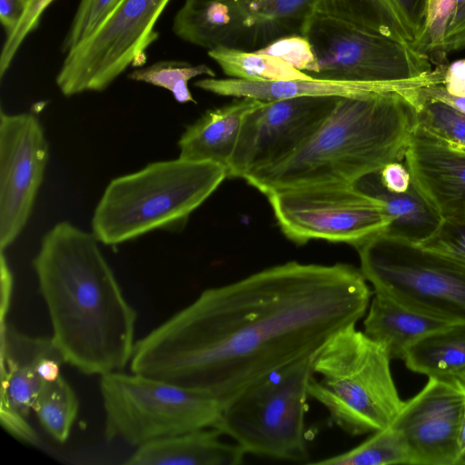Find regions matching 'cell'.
I'll return each instance as SVG.
<instances>
[{
  "label": "cell",
  "instance_id": "cell-1",
  "mask_svg": "<svg viewBox=\"0 0 465 465\" xmlns=\"http://www.w3.org/2000/svg\"><path fill=\"white\" fill-rule=\"evenodd\" d=\"M371 296L351 264L271 266L203 291L135 342L130 369L223 405L356 325Z\"/></svg>",
  "mask_w": 465,
  "mask_h": 465
},
{
  "label": "cell",
  "instance_id": "cell-2",
  "mask_svg": "<svg viewBox=\"0 0 465 465\" xmlns=\"http://www.w3.org/2000/svg\"><path fill=\"white\" fill-rule=\"evenodd\" d=\"M93 232L60 222L33 260L65 363L87 375L122 371L135 345V309L128 302Z\"/></svg>",
  "mask_w": 465,
  "mask_h": 465
},
{
  "label": "cell",
  "instance_id": "cell-3",
  "mask_svg": "<svg viewBox=\"0 0 465 465\" xmlns=\"http://www.w3.org/2000/svg\"><path fill=\"white\" fill-rule=\"evenodd\" d=\"M421 88L340 97L297 152L244 180L268 195L295 187L353 184L391 162L403 161L417 125Z\"/></svg>",
  "mask_w": 465,
  "mask_h": 465
},
{
  "label": "cell",
  "instance_id": "cell-4",
  "mask_svg": "<svg viewBox=\"0 0 465 465\" xmlns=\"http://www.w3.org/2000/svg\"><path fill=\"white\" fill-rule=\"evenodd\" d=\"M227 178L225 166L177 159L113 179L92 218L99 242L115 246L153 231L182 229Z\"/></svg>",
  "mask_w": 465,
  "mask_h": 465
},
{
  "label": "cell",
  "instance_id": "cell-5",
  "mask_svg": "<svg viewBox=\"0 0 465 465\" xmlns=\"http://www.w3.org/2000/svg\"><path fill=\"white\" fill-rule=\"evenodd\" d=\"M391 358L381 343L347 326L315 352L309 397L325 407L330 420L351 436L389 427L404 401L393 381Z\"/></svg>",
  "mask_w": 465,
  "mask_h": 465
},
{
  "label": "cell",
  "instance_id": "cell-6",
  "mask_svg": "<svg viewBox=\"0 0 465 465\" xmlns=\"http://www.w3.org/2000/svg\"><path fill=\"white\" fill-rule=\"evenodd\" d=\"M313 50L314 78L401 82L432 70L429 54L390 36L362 14L331 0H315L302 34Z\"/></svg>",
  "mask_w": 465,
  "mask_h": 465
},
{
  "label": "cell",
  "instance_id": "cell-7",
  "mask_svg": "<svg viewBox=\"0 0 465 465\" xmlns=\"http://www.w3.org/2000/svg\"><path fill=\"white\" fill-rule=\"evenodd\" d=\"M314 354L244 388L222 405L213 428L234 440L245 453L290 461L308 460L305 415Z\"/></svg>",
  "mask_w": 465,
  "mask_h": 465
},
{
  "label": "cell",
  "instance_id": "cell-8",
  "mask_svg": "<svg viewBox=\"0 0 465 465\" xmlns=\"http://www.w3.org/2000/svg\"><path fill=\"white\" fill-rule=\"evenodd\" d=\"M356 250L374 292L448 323L465 322V263L383 233Z\"/></svg>",
  "mask_w": 465,
  "mask_h": 465
},
{
  "label": "cell",
  "instance_id": "cell-9",
  "mask_svg": "<svg viewBox=\"0 0 465 465\" xmlns=\"http://www.w3.org/2000/svg\"><path fill=\"white\" fill-rule=\"evenodd\" d=\"M106 440L133 446L213 428L222 404L207 396L139 373L100 376Z\"/></svg>",
  "mask_w": 465,
  "mask_h": 465
},
{
  "label": "cell",
  "instance_id": "cell-10",
  "mask_svg": "<svg viewBox=\"0 0 465 465\" xmlns=\"http://www.w3.org/2000/svg\"><path fill=\"white\" fill-rule=\"evenodd\" d=\"M171 0H123L95 31L65 54L56 76L64 96L102 92L130 66H142L159 38L155 25Z\"/></svg>",
  "mask_w": 465,
  "mask_h": 465
},
{
  "label": "cell",
  "instance_id": "cell-11",
  "mask_svg": "<svg viewBox=\"0 0 465 465\" xmlns=\"http://www.w3.org/2000/svg\"><path fill=\"white\" fill-rule=\"evenodd\" d=\"M266 196L281 231L296 244L325 240L356 248L391 223L381 200L351 183L289 188Z\"/></svg>",
  "mask_w": 465,
  "mask_h": 465
},
{
  "label": "cell",
  "instance_id": "cell-12",
  "mask_svg": "<svg viewBox=\"0 0 465 465\" xmlns=\"http://www.w3.org/2000/svg\"><path fill=\"white\" fill-rule=\"evenodd\" d=\"M338 96H305L263 101L242 124L227 178L245 179L297 152L333 110Z\"/></svg>",
  "mask_w": 465,
  "mask_h": 465
},
{
  "label": "cell",
  "instance_id": "cell-13",
  "mask_svg": "<svg viewBox=\"0 0 465 465\" xmlns=\"http://www.w3.org/2000/svg\"><path fill=\"white\" fill-rule=\"evenodd\" d=\"M49 157L39 119L0 113V248L19 236L32 213Z\"/></svg>",
  "mask_w": 465,
  "mask_h": 465
},
{
  "label": "cell",
  "instance_id": "cell-14",
  "mask_svg": "<svg viewBox=\"0 0 465 465\" xmlns=\"http://www.w3.org/2000/svg\"><path fill=\"white\" fill-rule=\"evenodd\" d=\"M465 388L452 377H430L391 424L402 435L411 465H457Z\"/></svg>",
  "mask_w": 465,
  "mask_h": 465
},
{
  "label": "cell",
  "instance_id": "cell-15",
  "mask_svg": "<svg viewBox=\"0 0 465 465\" xmlns=\"http://www.w3.org/2000/svg\"><path fill=\"white\" fill-rule=\"evenodd\" d=\"M61 354L52 337L31 336L1 322L0 422L16 440L36 445L39 439L28 421L44 380L40 361ZM62 355V354H61Z\"/></svg>",
  "mask_w": 465,
  "mask_h": 465
},
{
  "label": "cell",
  "instance_id": "cell-16",
  "mask_svg": "<svg viewBox=\"0 0 465 465\" xmlns=\"http://www.w3.org/2000/svg\"><path fill=\"white\" fill-rule=\"evenodd\" d=\"M403 161L413 185L442 220L465 211V151L417 124Z\"/></svg>",
  "mask_w": 465,
  "mask_h": 465
},
{
  "label": "cell",
  "instance_id": "cell-17",
  "mask_svg": "<svg viewBox=\"0 0 465 465\" xmlns=\"http://www.w3.org/2000/svg\"><path fill=\"white\" fill-rule=\"evenodd\" d=\"M442 81L443 69L436 67L425 76L401 82H351L314 77L307 80L252 82L236 78L206 77L197 80L193 84L199 89L217 95L274 101L305 96H360L377 92L441 84Z\"/></svg>",
  "mask_w": 465,
  "mask_h": 465
},
{
  "label": "cell",
  "instance_id": "cell-18",
  "mask_svg": "<svg viewBox=\"0 0 465 465\" xmlns=\"http://www.w3.org/2000/svg\"><path fill=\"white\" fill-rule=\"evenodd\" d=\"M263 101L243 97L209 110L188 125L178 140L179 157L227 166L245 115Z\"/></svg>",
  "mask_w": 465,
  "mask_h": 465
},
{
  "label": "cell",
  "instance_id": "cell-19",
  "mask_svg": "<svg viewBox=\"0 0 465 465\" xmlns=\"http://www.w3.org/2000/svg\"><path fill=\"white\" fill-rule=\"evenodd\" d=\"M222 433L206 428L160 439L137 447L128 465H237L244 450L220 440Z\"/></svg>",
  "mask_w": 465,
  "mask_h": 465
},
{
  "label": "cell",
  "instance_id": "cell-20",
  "mask_svg": "<svg viewBox=\"0 0 465 465\" xmlns=\"http://www.w3.org/2000/svg\"><path fill=\"white\" fill-rule=\"evenodd\" d=\"M173 31L183 41L207 50L242 49L246 33L236 0H184L173 18Z\"/></svg>",
  "mask_w": 465,
  "mask_h": 465
},
{
  "label": "cell",
  "instance_id": "cell-21",
  "mask_svg": "<svg viewBox=\"0 0 465 465\" xmlns=\"http://www.w3.org/2000/svg\"><path fill=\"white\" fill-rule=\"evenodd\" d=\"M379 172L360 178L353 185L384 203L391 223L382 233L417 244L427 240L439 228L442 218L413 183L405 193L390 192L381 183Z\"/></svg>",
  "mask_w": 465,
  "mask_h": 465
},
{
  "label": "cell",
  "instance_id": "cell-22",
  "mask_svg": "<svg viewBox=\"0 0 465 465\" xmlns=\"http://www.w3.org/2000/svg\"><path fill=\"white\" fill-rule=\"evenodd\" d=\"M374 293L363 322V331L383 345L391 360H403L420 338L450 324L407 308L381 293Z\"/></svg>",
  "mask_w": 465,
  "mask_h": 465
},
{
  "label": "cell",
  "instance_id": "cell-23",
  "mask_svg": "<svg viewBox=\"0 0 465 465\" xmlns=\"http://www.w3.org/2000/svg\"><path fill=\"white\" fill-rule=\"evenodd\" d=\"M245 25L242 49H260L272 41L302 34L315 0H236ZM256 49V50H257Z\"/></svg>",
  "mask_w": 465,
  "mask_h": 465
},
{
  "label": "cell",
  "instance_id": "cell-24",
  "mask_svg": "<svg viewBox=\"0 0 465 465\" xmlns=\"http://www.w3.org/2000/svg\"><path fill=\"white\" fill-rule=\"evenodd\" d=\"M406 367L430 377H450L465 368V322L450 323L415 341L403 359Z\"/></svg>",
  "mask_w": 465,
  "mask_h": 465
},
{
  "label": "cell",
  "instance_id": "cell-25",
  "mask_svg": "<svg viewBox=\"0 0 465 465\" xmlns=\"http://www.w3.org/2000/svg\"><path fill=\"white\" fill-rule=\"evenodd\" d=\"M352 1L387 35L421 51L420 45L427 18V0Z\"/></svg>",
  "mask_w": 465,
  "mask_h": 465
},
{
  "label": "cell",
  "instance_id": "cell-26",
  "mask_svg": "<svg viewBox=\"0 0 465 465\" xmlns=\"http://www.w3.org/2000/svg\"><path fill=\"white\" fill-rule=\"evenodd\" d=\"M212 58L231 78L252 82L307 80L312 76L299 71L284 61L256 51L217 46L208 50Z\"/></svg>",
  "mask_w": 465,
  "mask_h": 465
},
{
  "label": "cell",
  "instance_id": "cell-27",
  "mask_svg": "<svg viewBox=\"0 0 465 465\" xmlns=\"http://www.w3.org/2000/svg\"><path fill=\"white\" fill-rule=\"evenodd\" d=\"M425 49L437 54L439 64L447 54L465 48V0H431L423 37Z\"/></svg>",
  "mask_w": 465,
  "mask_h": 465
},
{
  "label": "cell",
  "instance_id": "cell-28",
  "mask_svg": "<svg viewBox=\"0 0 465 465\" xmlns=\"http://www.w3.org/2000/svg\"><path fill=\"white\" fill-rule=\"evenodd\" d=\"M78 410L76 393L62 375L44 381L33 406L42 428L60 443L68 440Z\"/></svg>",
  "mask_w": 465,
  "mask_h": 465
},
{
  "label": "cell",
  "instance_id": "cell-29",
  "mask_svg": "<svg viewBox=\"0 0 465 465\" xmlns=\"http://www.w3.org/2000/svg\"><path fill=\"white\" fill-rule=\"evenodd\" d=\"M309 464L322 465H411L408 447L394 427L375 431L358 446L342 453Z\"/></svg>",
  "mask_w": 465,
  "mask_h": 465
},
{
  "label": "cell",
  "instance_id": "cell-30",
  "mask_svg": "<svg viewBox=\"0 0 465 465\" xmlns=\"http://www.w3.org/2000/svg\"><path fill=\"white\" fill-rule=\"evenodd\" d=\"M205 75L215 77L214 71L204 64H192L183 61H159L132 71L129 79L152 84L169 91L180 104L196 103L190 88L193 78Z\"/></svg>",
  "mask_w": 465,
  "mask_h": 465
},
{
  "label": "cell",
  "instance_id": "cell-31",
  "mask_svg": "<svg viewBox=\"0 0 465 465\" xmlns=\"http://www.w3.org/2000/svg\"><path fill=\"white\" fill-rule=\"evenodd\" d=\"M417 124L465 151V114L450 104L421 92Z\"/></svg>",
  "mask_w": 465,
  "mask_h": 465
},
{
  "label": "cell",
  "instance_id": "cell-32",
  "mask_svg": "<svg viewBox=\"0 0 465 465\" xmlns=\"http://www.w3.org/2000/svg\"><path fill=\"white\" fill-rule=\"evenodd\" d=\"M123 0H80L74 16L62 43L68 53L89 37Z\"/></svg>",
  "mask_w": 465,
  "mask_h": 465
},
{
  "label": "cell",
  "instance_id": "cell-33",
  "mask_svg": "<svg viewBox=\"0 0 465 465\" xmlns=\"http://www.w3.org/2000/svg\"><path fill=\"white\" fill-rule=\"evenodd\" d=\"M255 51L279 58L308 74L313 72L316 65L315 54L309 40L299 34L278 38Z\"/></svg>",
  "mask_w": 465,
  "mask_h": 465
},
{
  "label": "cell",
  "instance_id": "cell-34",
  "mask_svg": "<svg viewBox=\"0 0 465 465\" xmlns=\"http://www.w3.org/2000/svg\"><path fill=\"white\" fill-rule=\"evenodd\" d=\"M54 0H28L25 11L14 32L6 37L0 54V77L12 64L26 37L37 29L42 15Z\"/></svg>",
  "mask_w": 465,
  "mask_h": 465
},
{
  "label": "cell",
  "instance_id": "cell-35",
  "mask_svg": "<svg viewBox=\"0 0 465 465\" xmlns=\"http://www.w3.org/2000/svg\"><path fill=\"white\" fill-rule=\"evenodd\" d=\"M419 245L465 263V211L442 220L435 232Z\"/></svg>",
  "mask_w": 465,
  "mask_h": 465
},
{
  "label": "cell",
  "instance_id": "cell-36",
  "mask_svg": "<svg viewBox=\"0 0 465 465\" xmlns=\"http://www.w3.org/2000/svg\"><path fill=\"white\" fill-rule=\"evenodd\" d=\"M383 186L392 193H405L411 186V176L402 161L391 162L379 172Z\"/></svg>",
  "mask_w": 465,
  "mask_h": 465
},
{
  "label": "cell",
  "instance_id": "cell-37",
  "mask_svg": "<svg viewBox=\"0 0 465 465\" xmlns=\"http://www.w3.org/2000/svg\"><path fill=\"white\" fill-rule=\"evenodd\" d=\"M442 86L453 96L465 97V59L454 61L446 66Z\"/></svg>",
  "mask_w": 465,
  "mask_h": 465
},
{
  "label": "cell",
  "instance_id": "cell-38",
  "mask_svg": "<svg viewBox=\"0 0 465 465\" xmlns=\"http://www.w3.org/2000/svg\"><path fill=\"white\" fill-rule=\"evenodd\" d=\"M28 0H0V21L6 37L18 25L27 5Z\"/></svg>",
  "mask_w": 465,
  "mask_h": 465
},
{
  "label": "cell",
  "instance_id": "cell-39",
  "mask_svg": "<svg viewBox=\"0 0 465 465\" xmlns=\"http://www.w3.org/2000/svg\"><path fill=\"white\" fill-rule=\"evenodd\" d=\"M1 272V322H5V317L10 307L12 293L14 289V276L9 267L7 260L1 251L0 259Z\"/></svg>",
  "mask_w": 465,
  "mask_h": 465
},
{
  "label": "cell",
  "instance_id": "cell-40",
  "mask_svg": "<svg viewBox=\"0 0 465 465\" xmlns=\"http://www.w3.org/2000/svg\"><path fill=\"white\" fill-rule=\"evenodd\" d=\"M425 96L440 100L465 114V97L453 96L446 92L442 84H434L421 89Z\"/></svg>",
  "mask_w": 465,
  "mask_h": 465
},
{
  "label": "cell",
  "instance_id": "cell-41",
  "mask_svg": "<svg viewBox=\"0 0 465 465\" xmlns=\"http://www.w3.org/2000/svg\"><path fill=\"white\" fill-rule=\"evenodd\" d=\"M457 465H465V411L459 438V456Z\"/></svg>",
  "mask_w": 465,
  "mask_h": 465
},
{
  "label": "cell",
  "instance_id": "cell-42",
  "mask_svg": "<svg viewBox=\"0 0 465 465\" xmlns=\"http://www.w3.org/2000/svg\"><path fill=\"white\" fill-rule=\"evenodd\" d=\"M450 377L456 379L465 388V368Z\"/></svg>",
  "mask_w": 465,
  "mask_h": 465
}]
</instances>
